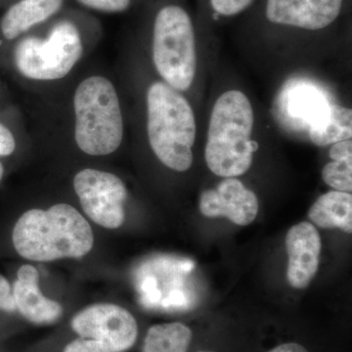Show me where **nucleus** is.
I'll list each match as a JSON object with an SVG mask.
<instances>
[{
    "label": "nucleus",
    "mask_w": 352,
    "mask_h": 352,
    "mask_svg": "<svg viewBox=\"0 0 352 352\" xmlns=\"http://www.w3.org/2000/svg\"><path fill=\"white\" fill-rule=\"evenodd\" d=\"M147 113L148 138L157 159L171 170H189L196 122L188 101L166 82H154L147 92Z\"/></svg>",
    "instance_id": "nucleus-3"
},
{
    "label": "nucleus",
    "mask_w": 352,
    "mask_h": 352,
    "mask_svg": "<svg viewBox=\"0 0 352 352\" xmlns=\"http://www.w3.org/2000/svg\"><path fill=\"white\" fill-rule=\"evenodd\" d=\"M200 352H205V351H200Z\"/></svg>",
    "instance_id": "nucleus-26"
},
{
    "label": "nucleus",
    "mask_w": 352,
    "mask_h": 352,
    "mask_svg": "<svg viewBox=\"0 0 352 352\" xmlns=\"http://www.w3.org/2000/svg\"><path fill=\"white\" fill-rule=\"evenodd\" d=\"M330 157L333 161L352 159L351 140H344L342 142L335 143L330 150Z\"/></svg>",
    "instance_id": "nucleus-23"
},
{
    "label": "nucleus",
    "mask_w": 352,
    "mask_h": 352,
    "mask_svg": "<svg viewBox=\"0 0 352 352\" xmlns=\"http://www.w3.org/2000/svg\"><path fill=\"white\" fill-rule=\"evenodd\" d=\"M80 6L104 13H120L131 6V0H76Z\"/></svg>",
    "instance_id": "nucleus-19"
},
{
    "label": "nucleus",
    "mask_w": 352,
    "mask_h": 352,
    "mask_svg": "<svg viewBox=\"0 0 352 352\" xmlns=\"http://www.w3.org/2000/svg\"><path fill=\"white\" fill-rule=\"evenodd\" d=\"M270 352H308L307 349L302 344L296 342H288V344H280Z\"/></svg>",
    "instance_id": "nucleus-24"
},
{
    "label": "nucleus",
    "mask_w": 352,
    "mask_h": 352,
    "mask_svg": "<svg viewBox=\"0 0 352 352\" xmlns=\"http://www.w3.org/2000/svg\"><path fill=\"white\" fill-rule=\"evenodd\" d=\"M254 0H210L212 8L224 16H233L242 12Z\"/></svg>",
    "instance_id": "nucleus-20"
},
{
    "label": "nucleus",
    "mask_w": 352,
    "mask_h": 352,
    "mask_svg": "<svg viewBox=\"0 0 352 352\" xmlns=\"http://www.w3.org/2000/svg\"><path fill=\"white\" fill-rule=\"evenodd\" d=\"M332 104L315 85L295 83L285 88L280 99V111L291 126L308 129L318 124Z\"/></svg>",
    "instance_id": "nucleus-13"
},
{
    "label": "nucleus",
    "mask_w": 352,
    "mask_h": 352,
    "mask_svg": "<svg viewBox=\"0 0 352 352\" xmlns=\"http://www.w3.org/2000/svg\"><path fill=\"white\" fill-rule=\"evenodd\" d=\"M153 60L166 85L185 91L195 78V34L188 14L168 6L157 13L153 32Z\"/></svg>",
    "instance_id": "nucleus-5"
},
{
    "label": "nucleus",
    "mask_w": 352,
    "mask_h": 352,
    "mask_svg": "<svg viewBox=\"0 0 352 352\" xmlns=\"http://www.w3.org/2000/svg\"><path fill=\"white\" fill-rule=\"evenodd\" d=\"M76 145L90 156L117 151L124 138V120L117 90L108 78L94 76L78 85L74 96Z\"/></svg>",
    "instance_id": "nucleus-4"
},
{
    "label": "nucleus",
    "mask_w": 352,
    "mask_h": 352,
    "mask_svg": "<svg viewBox=\"0 0 352 352\" xmlns=\"http://www.w3.org/2000/svg\"><path fill=\"white\" fill-rule=\"evenodd\" d=\"M64 0H20L2 18L4 38L12 41L59 12Z\"/></svg>",
    "instance_id": "nucleus-14"
},
{
    "label": "nucleus",
    "mask_w": 352,
    "mask_h": 352,
    "mask_svg": "<svg viewBox=\"0 0 352 352\" xmlns=\"http://www.w3.org/2000/svg\"><path fill=\"white\" fill-rule=\"evenodd\" d=\"M74 188L83 210L92 221L108 229H117L126 219V185L107 171L85 168L76 173Z\"/></svg>",
    "instance_id": "nucleus-8"
},
{
    "label": "nucleus",
    "mask_w": 352,
    "mask_h": 352,
    "mask_svg": "<svg viewBox=\"0 0 352 352\" xmlns=\"http://www.w3.org/2000/svg\"><path fill=\"white\" fill-rule=\"evenodd\" d=\"M308 217L315 226L325 229L338 228L352 232V196L351 193L330 191L319 197L310 208Z\"/></svg>",
    "instance_id": "nucleus-15"
},
{
    "label": "nucleus",
    "mask_w": 352,
    "mask_h": 352,
    "mask_svg": "<svg viewBox=\"0 0 352 352\" xmlns=\"http://www.w3.org/2000/svg\"><path fill=\"white\" fill-rule=\"evenodd\" d=\"M191 340V329L184 324H159L148 331L142 352H187Z\"/></svg>",
    "instance_id": "nucleus-17"
},
{
    "label": "nucleus",
    "mask_w": 352,
    "mask_h": 352,
    "mask_svg": "<svg viewBox=\"0 0 352 352\" xmlns=\"http://www.w3.org/2000/svg\"><path fill=\"white\" fill-rule=\"evenodd\" d=\"M321 238L314 224L303 221L289 229L286 236L289 256L287 278L292 287L307 288L319 266Z\"/></svg>",
    "instance_id": "nucleus-11"
},
{
    "label": "nucleus",
    "mask_w": 352,
    "mask_h": 352,
    "mask_svg": "<svg viewBox=\"0 0 352 352\" xmlns=\"http://www.w3.org/2000/svg\"><path fill=\"white\" fill-rule=\"evenodd\" d=\"M16 141L12 132L0 124V157H6L15 151Z\"/></svg>",
    "instance_id": "nucleus-22"
},
{
    "label": "nucleus",
    "mask_w": 352,
    "mask_h": 352,
    "mask_svg": "<svg viewBox=\"0 0 352 352\" xmlns=\"http://www.w3.org/2000/svg\"><path fill=\"white\" fill-rule=\"evenodd\" d=\"M4 168L1 163H0V182H1L2 177H3Z\"/></svg>",
    "instance_id": "nucleus-25"
},
{
    "label": "nucleus",
    "mask_w": 352,
    "mask_h": 352,
    "mask_svg": "<svg viewBox=\"0 0 352 352\" xmlns=\"http://www.w3.org/2000/svg\"><path fill=\"white\" fill-rule=\"evenodd\" d=\"M342 0H268L266 16L274 24L324 29L337 19Z\"/></svg>",
    "instance_id": "nucleus-10"
},
{
    "label": "nucleus",
    "mask_w": 352,
    "mask_h": 352,
    "mask_svg": "<svg viewBox=\"0 0 352 352\" xmlns=\"http://www.w3.org/2000/svg\"><path fill=\"white\" fill-rule=\"evenodd\" d=\"M12 241L23 258L46 263L82 258L91 251L94 235L76 208L57 204L47 210L34 208L25 212L16 222Z\"/></svg>",
    "instance_id": "nucleus-1"
},
{
    "label": "nucleus",
    "mask_w": 352,
    "mask_h": 352,
    "mask_svg": "<svg viewBox=\"0 0 352 352\" xmlns=\"http://www.w3.org/2000/svg\"><path fill=\"white\" fill-rule=\"evenodd\" d=\"M72 328L101 352L129 351L138 339V323L131 312L120 305L99 303L78 312Z\"/></svg>",
    "instance_id": "nucleus-7"
},
{
    "label": "nucleus",
    "mask_w": 352,
    "mask_h": 352,
    "mask_svg": "<svg viewBox=\"0 0 352 352\" xmlns=\"http://www.w3.org/2000/svg\"><path fill=\"white\" fill-rule=\"evenodd\" d=\"M324 182L337 191L351 193L352 190V159L333 161L322 170Z\"/></svg>",
    "instance_id": "nucleus-18"
},
{
    "label": "nucleus",
    "mask_w": 352,
    "mask_h": 352,
    "mask_svg": "<svg viewBox=\"0 0 352 352\" xmlns=\"http://www.w3.org/2000/svg\"><path fill=\"white\" fill-rule=\"evenodd\" d=\"M308 135L311 142L319 147L351 140L352 111L342 106L331 105L325 117L308 129Z\"/></svg>",
    "instance_id": "nucleus-16"
},
{
    "label": "nucleus",
    "mask_w": 352,
    "mask_h": 352,
    "mask_svg": "<svg viewBox=\"0 0 352 352\" xmlns=\"http://www.w3.org/2000/svg\"><path fill=\"white\" fill-rule=\"evenodd\" d=\"M199 208L207 217H223L237 226L251 224L258 212V200L240 180L226 178L215 189L201 194Z\"/></svg>",
    "instance_id": "nucleus-9"
},
{
    "label": "nucleus",
    "mask_w": 352,
    "mask_h": 352,
    "mask_svg": "<svg viewBox=\"0 0 352 352\" xmlns=\"http://www.w3.org/2000/svg\"><path fill=\"white\" fill-rule=\"evenodd\" d=\"M254 110L243 92L231 90L215 102L208 126L205 157L208 168L220 177L244 175L258 145L251 140Z\"/></svg>",
    "instance_id": "nucleus-2"
},
{
    "label": "nucleus",
    "mask_w": 352,
    "mask_h": 352,
    "mask_svg": "<svg viewBox=\"0 0 352 352\" xmlns=\"http://www.w3.org/2000/svg\"><path fill=\"white\" fill-rule=\"evenodd\" d=\"M82 51L78 27L71 21H60L46 38L22 39L14 51V61L21 75L48 82L68 75L82 58Z\"/></svg>",
    "instance_id": "nucleus-6"
},
{
    "label": "nucleus",
    "mask_w": 352,
    "mask_h": 352,
    "mask_svg": "<svg viewBox=\"0 0 352 352\" xmlns=\"http://www.w3.org/2000/svg\"><path fill=\"white\" fill-rule=\"evenodd\" d=\"M0 309L7 312H13L17 310L10 285L6 278L2 276H0Z\"/></svg>",
    "instance_id": "nucleus-21"
},
{
    "label": "nucleus",
    "mask_w": 352,
    "mask_h": 352,
    "mask_svg": "<svg viewBox=\"0 0 352 352\" xmlns=\"http://www.w3.org/2000/svg\"><path fill=\"white\" fill-rule=\"evenodd\" d=\"M38 271L29 264L18 270L13 296L16 309L27 320L38 325H47L59 320L63 314L60 303L45 298L38 288Z\"/></svg>",
    "instance_id": "nucleus-12"
}]
</instances>
